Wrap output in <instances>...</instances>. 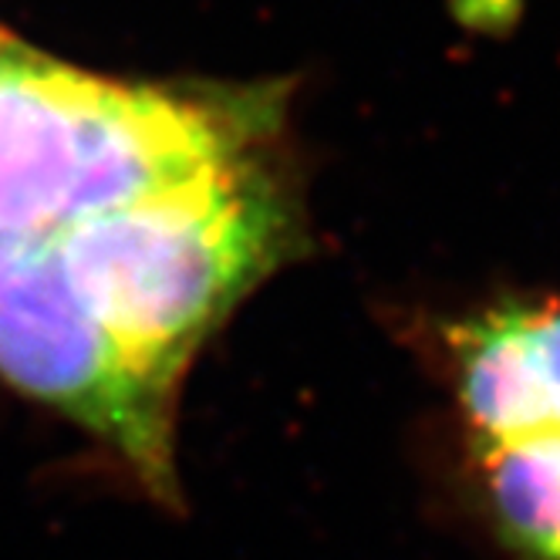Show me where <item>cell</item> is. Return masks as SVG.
Instances as JSON below:
<instances>
[{
  "label": "cell",
  "mask_w": 560,
  "mask_h": 560,
  "mask_svg": "<svg viewBox=\"0 0 560 560\" xmlns=\"http://www.w3.org/2000/svg\"><path fill=\"white\" fill-rule=\"evenodd\" d=\"M487 506L530 560H560V432L483 450Z\"/></svg>",
  "instance_id": "5b68a950"
},
{
  "label": "cell",
  "mask_w": 560,
  "mask_h": 560,
  "mask_svg": "<svg viewBox=\"0 0 560 560\" xmlns=\"http://www.w3.org/2000/svg\"><path fill=\"white\" fill-rule=\"evenodd\" d=\"M273 95L136 85L0 51V233H61L264 149Z\"/></svg>",
  "instance_id": "6da1fadb"
},
{
  "label": "cell",
  "mask_w": 560,
  "mask_h": 560,
  "mask_svg": "<svg viewBox=\"0 0 560 560\" xmlns=\"http://www.w3.org/2000/svg\"><path fill=\"white\" fill-rule=\"evenodd\" d=\"M0 378L82 425L152 500L179 506L176 375L118 341L74 291L55 233H0Z\"/></svg>",
  "instance_id": "3957f363"
},
{
  "label": "cell",
  "mask_w": 560,
  "mask_h": 560,
  "mask_svg": "<svg viewBox=\"0 0 560 560\" xmlns=\"http://www.w3.org/2000/svg\"><path fill=\"white\" fill-rule=\"evenodd\" d=\"M463 419L483 450L560 432V304H500L450 331Z\"/></svg>",
  "instance_id": "277c9868"
},
{
  "label": "cell",
  "mask_w": 560,
  "mask_h": 560,
  "mask_svg": "<svg viewBox=\"0 0 560 560\" xmlns=\"http://www.w3.org/2000/svg\"><path fill=\"white\" fill-rule=\"evenodd\" d=\"M8 42H11V31H8V27H0V51H4Z\"/></svg>",
  "instance_id": "8992f818"
},
{
  "label": "cell",
  "mask_w": 560,
  "mask_h": 560,
  "mask_svg": "<svg viewBox=\"0 0 560 560\" xmlns=\"http://www.w3.org/2000/svg\"><path fill=\"white\" fill-rule=\"evenodd\" d=\"M294 203L260 149L55 233L74 291L149 365L189 358L294 247Z\"/></svg>",
  "instance_id": "7a4b0ae2"
}]
</instances>
